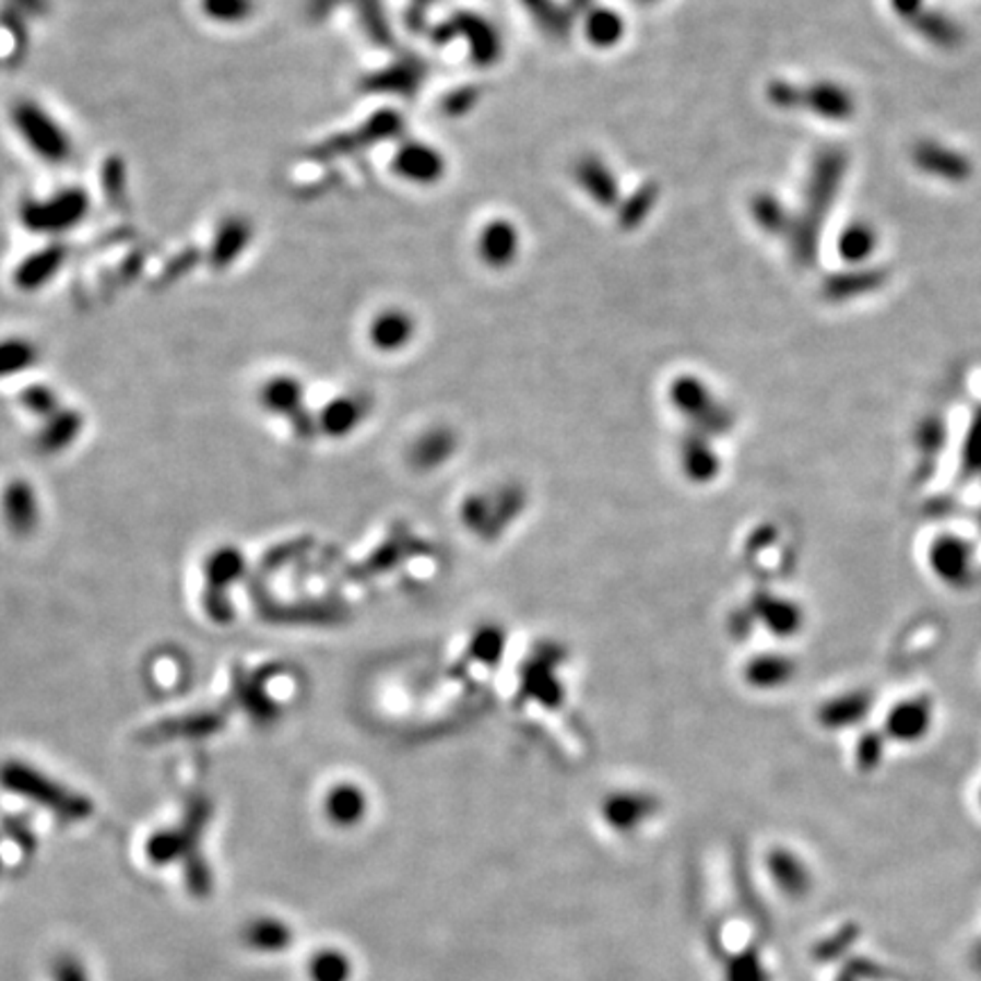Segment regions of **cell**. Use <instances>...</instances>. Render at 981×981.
<instances>
[{"label": "cell", "mask_w": 981, "mask_h": 981, "mask_svg": "<svg viewBox=\"0 0 981 981\" xmlns=\"http://www.w3.org/2000/svg\"><path fill=\"white\" fill-rule=\"evenodd\" d=\"M90 212V198L82 189H62L33 200L21 210L23 223L39 235H62L80 225Z\"/></svg>", "instance_id": "cell-3"}, {"label": "cell", "mask_w": 981, "mask_h": 981, "mask_svg": "<svg viewBox=\"0 0 981 981\" xmlns=\"http://www.w3.org/2000/svg\"><path fill=\"white\" fill-rule=\"evenodd\" d=\"M210 802L208 800H196L189 806V814L185 818V823L176 829H166V831H157L153 839L146 843V854L155 865H166L173 863L176 859L182 856H198L193 854L200 836H203V829L210 820Z\"/></svg>", "instance_id": "cell-4"}, {"label": "cell", "mask_w": 981, "mask_h": 981, "mask_svg": "<svg viewBox=\"0 0 981 981\" xmlns=\"http://www.w3.org/2000/svg\"><path fill=\"white\" fill-rule=\"evenodd\" d=\"M246 562L244 555L235 547H221L208 562V591H205V610L216 623H229L233 607L227 602V587L235 584L244 575Z\"/></svg>", "instance_id": "cell-5"}, {"label": "cell", "mask_w": 981, "mask_h": 981, "mask_svg": "<svg viewBox=\"0 0 981 981\" xmlns=\"http://www.w3.org/2000/svg\"><path fill=\"white\" fill-rule=\"evenodd\" d=\"M39 359V351L33 341L23 336L0 339V378H12L31 370Z\"/></svg>", "instance_id": "cell-13"}, {"label": "cell", "mask_w": 981, "mask_h": 981, "mask_svg": "<svg viewBox=\"0 0 981 981\" xmlns=\"http://www.w3.org/2000/svg\"><path fill=\"white\" fill-rule=\"evenodd\" d=\"M80 427H82V418L78 412L60 410L50 418H46V425H44L42 437H39V448L44 452H60V450L69 448L75 441Z\"/></svg>", "instance_id": "cell-12"}, {"label": "cell", "mask_w": 981, "mask_h": 981, "mask_svg": "<svg viewBox=\"0 0 981 981\" xmlns=\"http://www.w3.org/2000/svg\"><path fill=\"white\" fill-rule=\"evenodd\" d=\"M305 400V389L298 378L292 375H275V378L267 380V385L259 389V402L269 414L286 416L288 421L298 423L300 410Z\"/></svg>", "instance_id": "cell-8"}, {"label": "cell", "mask_w": 981, "mask_h": 981, "mask_svg": "<svg viewBox=\"0 0 981 981\" xmlns=\"http://www.w3.org/2000/svg\"><path fill=\"white\" fill-rule=\"evenodd\" d=\"M0 787L44 806V809L69 823L86 820L94 814V804L84 795H78L25 761H5L0 766Z\"/></svg>", "instance_id": "cell-1"}, {"label": "cell", "mask_w": 981, "mask_h": 981, "mask_svg": "<svg viewBox=\"0 0 981 981\" xmlns=\"http://www.w3.org/2000/svg\"><path fill=\"white\" fill-rule=\"evenodd\" d=\"M364 812V797L353 787H336L326 797V816L339 827H351Z\"/></svg>", "instance_id": "cell-15"}, {"label": "cell", "mask_w": 981, "mask_h": 981, "mask_svg": "<svg viewBox=\"0 0 981 981\" xmlns=\"http://www.w3.org/2000/svg\"><path fill=\"white\" fill-rule=\"evenodd\" d=\"M393 168L400 178L410 180L412 185H432L441 178L444 159L439 151L429 149L427 143H407L405 149L398 151Z\"/></svg>", "instance_id": "cell-7"}, {"label": "cell", "mask_w": 981, "mask_h": 981, "mask_svg": "<svg viewBox=\"0 0 981 981\" xmlns=\"http://www.w3.org/2000/svg\"><path fill=\"white\" fill-rule=\"evenodd\" d=\"M200 12L216 25H241L255 14V0H200Z\"/></svg>", "instance_id": "cell-16"}, {"label": "cell", "mask_w": 981, "mask_h": 981, "mask_svg": "<svg viewBox=\"0 0 981 981\" xmlns=\"http://www.w3.org/2000/svg\"><path fill=\"white\" fill-rule=\"evenodd\" d=\"M62 259H64V255L60 248H48V250L35 252V257L25 259V262L16 271L19 286L35 288V286L46 284L57 271H60Z\"/></svg>", "instance_id": "cell-14"}, {"label": "cell", "mask_w": 981, "mask_h": 981, "mask_svg": "<svg viewBox=\"0 0 981 981\" xmlns=\"http://www.w3.org/2000/svg\"><path fill=\"white\" fill-rule=\"evenodd\" d=\"M321 427L332 437L343 435L357 423V405L351 398H336L334 402L323 410L321 414Z\"/></svg>", "instance_id": "cell-18"}, {"label": "cell", "mask_w": 981, "mask_h": 981, "mask_svg": "<svg viewBox=\"0 0 981 981\" xmlns=\"http://www.w3.org/2000/svg\"><path fill=\"white\" fill-rule=\"evenodd\" d=\"M414 334L412 316L400 309H385L370 321L368 339L378 351L393 353L400 351Z\"/></svg>", "instance_id": "cell-9"}, {"label": "cell", "mask_w": 981, "mask_h": 981, "mask_svg": "<svg viewBox=\"0 0 981 981\" xmlns=\"http://www.w3.org/2000/svg\"><path fill=\"white\" fill-rule=\"evenodd\" d=\"M12 123L27 151H33L39 159L62 164L71 157L73 141L69 132L44 105L35 101L16 103L12 109Z\"/></svg>", "instance_id": "cell-2"}, {"label": "cell", "mask_w": 981, "mask_h": 981, "mask_svg": "<svg viewBox=\"0 0 981 981\" xmlns=\"http://www.w3.org/2000/svg\"><path fill=\"white\" fill-rule=\"evenodd\" d=\"M623 35V21L620 14H614L610 10H600L591 14L589 19V39L595 46H612Z\"/></svg>", "instance_id": "cell-19"}, {"label": "cell", "mask_w": 981, "mask_h": 981, "mask_svg": "<svg viewBox=\"0 0 981 981\" xmlns=\"http://www.w3.org/2000/svg\"><path fill=\"white\" fill-rule=\"evenodd\" d=\"M518 252V233L511 223L494 221L480 235V255L490 267H507Z\"/></svg>", "instance_id": "cell-10"}, {"label": "cell", "mask_w": 981, "mask_h": 981, "mask_svg": "<svg viewBox=\"0 0 981 981\" xmlns=\"http://www.w3.org/2000/svg\"><path fill=\"white\" fill-rule=\"evenodd\" d=\"M3 516L14 534H31L39 523L37 490L25 480L10 482L3 490Z\"/></svg>", "instance_id": "cell-6"}, {"label": "cell", "mask_w": 981, "mask_h": 981, "mask_svg": "<svg viewBox=\"0 0 981 981\" xmlns=\"http://www.w3.org/2000/svg\"><path fill=\"white\" fill-rule=\"evenodd\" d=\"M52 981H90V977L75 957L62 955L52 964Z\"/></svg>", "instance_id": "cell-21"}, {"label": "cell", "mask_w": 981, "mask_h": 981, "mask_svg": "<svg viewBox=\"0 0 981 981\" xmlns=\"http://www.w3.org/2000/svg\"><path fill=\"white\" fill-rule=\"evenodd\" d=\"M311 981H348L351 961L336 949H323L309 961Z\"/></svg>", "instance_id": "cell-17"}, {"label": "cell", "mask_w": 981, "mask_h": 981, "mask_svg": "<svg viewBox=\"0 0 981 981\" xmlns=\"http://www.w3.org/2000/svg\"><path fill=\"white\" fill-rule=\"evenodd\" d=\"M21 402L33 414H39L44 418H50L52 414L60 412V402H57V395L48 387L25 389L23 395H21Z\"/></svg>", "instance_id": "cell-20"}, {"label": "cell", "mask_w": 981, "mask_h": 981, "mask_svg": "<svg viewBox=\"0 0 981 981\" xmlns=\"http://www.w3.org/2000/svg\"><path fill=\"white\" fill-rule=\"evenodd\" d=\"M244 941L248 947H252L257 952L275 955V952H284L288 945H292L294 932L277 918H257L246 925Z\"/></svg>", "instance_id": "cell-11"}]
</instances>
